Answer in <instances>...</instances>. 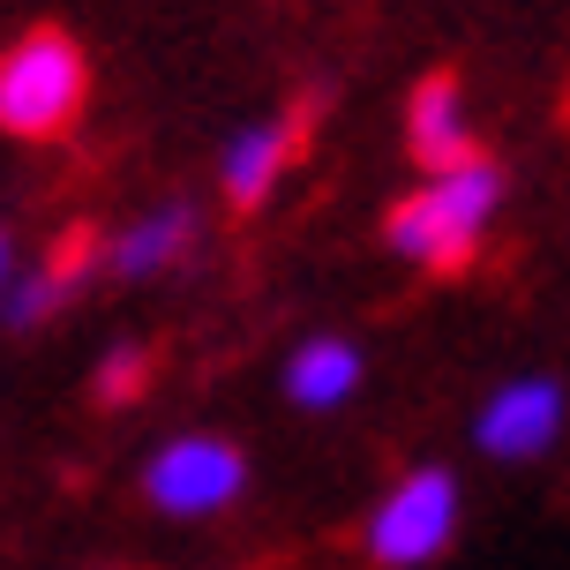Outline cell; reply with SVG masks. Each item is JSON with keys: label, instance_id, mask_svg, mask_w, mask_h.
Instances as JSON below:
<instances>
[{"label": "cell", "instance_id": "obj_10", "mask_svg": "<svg viewBox=\"0 0 570 570\" xmlns=\"http://www.w3.org/2000/svg\"><path fill=\"white\" fill-rule=\"evenodd\" d=\"M83 271H90V233H68L53 256L38 263V278H30L23 293H16V308H8V315H16L23 331H30V323H46V315H53L60 301L76 293V285H83Z\"/></svg>", "mask_w": 570, "mask_h": 570}, {"label": "cell", "instance_id": "obj_9", "mask_svg": "<svg viewBox=\"0 0 570 570\" xmlns=\"http://www.w3.org/2000/svg\"><path fill=\"white\" fill-rule=\"evenodd\" d=\"M188 240H196V210H188V203H166V210L136 218V226L114 240V271H120V278H150V271L180 263Z\"/></svg>", "mask_w": 570, "mask_h": 570}, {"label": "cell", "instance_id": "obj_8", "mask_svg": "<svg viewBox=\"0 0 570 570\" xmlns=\"http://www.w3.org/2000/svg\"><path fill=\"white\" fill-rule=\"evenodd\" d=\"M361 391V345L345 338H308L293 361H285V399L308 405V413H331Z\"/></svg>", "mask_w": 570, "mask_h": 570}, {"label": "cell", "instance_id": "obj_1", "mask_svg": "<svg viewBox=\"0 0 570 570\" xmlns=\"http://www.w3.org/2000/svg\"><path fill=\"white\" fill-rule=\"evenodd\" d=\"M495 203H503V166L473 150V158H458V166L428 173L421 188L383 218V240H391L399 256H413L421 271L451 278V271L473 263L488 218H495Z\"/></svg>", "mask_w": 570, "mask_h": 570}, {"label": "cell", "instance_id": "obj_6", "mask_svg": "<svg viewBox=\"0 0 570 570\" xmlns=\"http://www.w3.org/2000/svg\"><path fill=\"white\" fill-rule=\"evenodd\" d=\"M301 136H308V114H285V120H256L248 136L226 150V196L233 210H256L271 188H278V173L301 158Z\"/></svg>", "mask_w": 570, "mask_h": 570}, {"label": "cell", "instance_id": "obj_3", "mask_svg": "<svg viewBox=\"0 0 570 570\" xmlns=\"http://www.w3.org/2000/svg\"><path fill=\"white\" fill-rule=\"evenodd\" d=\"M458 533V481L443 465H413L368 518V563L375 570H421Z\"/></svg>", "mask_w": 570, "mask_h": 570}, {"label": "cell", "instance_id": "obj_2", "mask_svg": "<svg viewBox=\"0 0 570 570\" xmlns=\"http://www.w3.org/2000/svg\"><path fill=\"white\" fill-rule=\"evenodd\" d=\"M83 98H90V60L68 30L38 23L0 53V136L53 142L83 120Z\"/></svg>", "mask_w": 570, "mask_h": 570}, {"label": "cell", "instance_id": "obj_5", "mask_svg": "<svg viewBox=\"0 0 570 570\" xmlns=\"http://www.w3.org/2000/svg\"><path fill=\"white\" fill-rule=\"evenodd\" d=\"M556 428H563V391L548 375H518V383H503L481 405V428L473 435H481L488 458H541L556 443Z\"/></svg>", "mask_w": 570, "mask_h": 570}, {"label": "cell", "instance_id": "obj_7", "mask_svg": "<svg viewBox=\"0 0 570 570\" xmlns=\"http://www.w3.org/2000/svg\"><path fill=\"white\" fill-rule=\"evenodd\" d=\"M405 142L428 173L473 158V136H465V98H458V76H421L413 106H405Z\"/></svg>", "mask_w": 570, "mask_h": 570}, {"label": "cell", "instance_id": "obj_11", "mask_svg": "<svg viewBox=\"0 0 570 570\" xmlns=\"http://www.w3.org/2000/svg\"><path fill=\"white\" fill-rule=\"evenodd\" d=\"M142 383H150V353L142 345H114L106 361H98V405H136L142 399Z\"/></svg>", "mask_w": 570, "mask_h": 570}, {"label": "cell", "instance_id": "obj_4", "mask_svg": "<svg viewBox=\"0 0 570 570\" xmlns=\"http://www.w3.org/2000/svg\"><path fill=\"white\" fill-rule=\"evenodd\" d=\"M248 488V458L218 443V435H180L166 451L150 458V473H142V495L173 518H210L226 511L233 495Z\"/></svg>", "mask_w": 570, "mask_h": 570}, {"label": "cell", "instance_id": "obj_12", "mask_svg": "<svg viewBox=\"0 0 570 570\" xmlns=\"http://www.w3.org/2000/svg\"><path fill=\"white\" fill-rule=\"evenodd\" d=\"M0 285H8V233H0Z\"/></svg>", "mask_w": 570, "mask_h": 570}]
</instances>
